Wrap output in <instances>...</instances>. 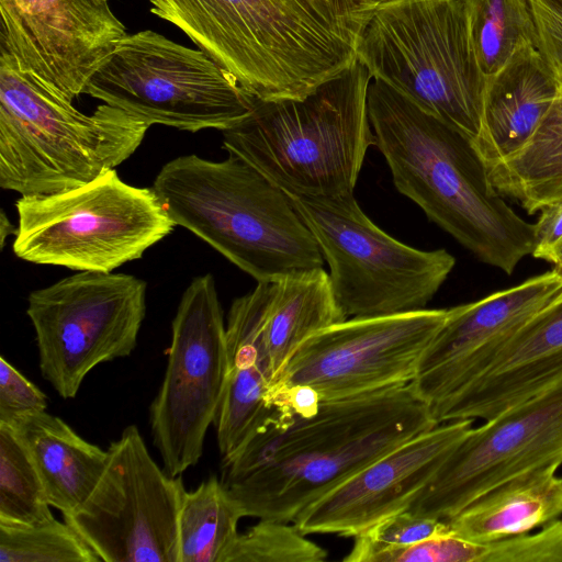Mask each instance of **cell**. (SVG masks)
Instances as JSON below:
<instances>
[{
  "instance_id": "1",
  "label": "cell",
  "mask_w": 562,
  "mask_h": 562,
  "mask_svg": "<svg viewBox=\"0 0 562 562\" xmlns=\"http://www.w3.org/2000/svg\"><path fill=\"white\" fill-rule=\"evenodd\" d=\"M437 425L411 383L322 402L310 417L272 408L249 439L222 459L221 482L244 517L293 522L359 470Z\"/></svg>"
},
{
  "instance_id": "2",
  "label": "cell",
  "mask_w": 562,
  "mask_h": 562,
  "mask_svg": "<svg viewBox=\"0 0 562 562\" xmlns=\"http://www.w3.org/2000/svg\"><path fill=\"white\" fill-rule=\"evenodd\" d=\"M258 100L301 99L357 60V0H149Z\"/></svg>"
},
{
  "instance_id": "3",
  "label": "cell",
  "mask_w": 562,
  "mask_h": 562,
  "mask_svg": "<svg viewBox=\"0 0 562 562\" xmlns=\"http://www.w3.org/2000/svg\"><path fill=\"white\" fill-rule=\"evenodd\" d=\"M367 101L397 191L480 261L512 274L532 254L535 225L492 187L472 140L378 79Z\"/></svg>"
},
{
  "instance_id": "4",
  "label": "cell",
  "mask_w": 562,
  "mask_h": 562,
  "mask_svg": "<svg viewBox=\"0 0 562 562\" xmlns=\"http://www.w3.org/2000/svg\"><path fill=\"white\" fill-rule=\"evenodd\" d=\"M176 225L257 282L324 268L319 246L291 198L243 158L195 154L166 162L153 187Z\"/></svg>"
},
{
  "instance_id": "5",
  "label": "cell",
  "mask_w": 562,
  "mask_h": 562,
  "mask_svg": "<svg viewBox=\"0 0 562 562\" xmlns=\"http://www.w3.org/2000/svg\"><path fill=\"white\" fill-rule=\"evenodd\" d=\"M372 79L357 59L301 99H254L250 112L222 131L223 148L289 196L353 194L375 137L368 114Z\"/></svg>"
},
{
  "instance_id": "6",
  "label": "cell",
  "mask_w": 562,
  "mask_h": 562,
  "mask_svg": "<svg viewBox=\"0 0 562 562\" xmlns=\"http://www.w3.org/2000/svg\"><path fill=\"white\" fill-rule=\"evenodd\" d=\"M0 52V187L42 195L83 186L128 159L149 126L102 103L85 114Z\"/></svg>"
},
{
  "instance_id": "7",
  "label": "cell",
  "mask_w": 562,
  "mask_h": 562,
  "mask_svg": "<svg viewBox=\"0 0 562 562\" xmlns=\"http://www.w3.org/2000/svg\"><path fill=\"white\" fill-rule=\"evenodd\" d=\"M357 59L378 79L472 143L481 131L486 77L463 0H397L372 12Z\"/></svg>"
},
{
  "instance_id": "8",
  "label": "cell",
  "mask_w": 562,
  "mask_h": 562,
  "mask_svg": "<svg viewBox=\"0 0 562 562\" xmlns=\"http://www.w3.org/2000/svg\"><path fill=\"white\" fill-rule=\"evenodd\" d=\"M15 209L14 255L76 271L112 272L177 226L153 188L131 186L115 169L67 191L21 195Z\"/></svg>"
},
{
  "instance_id": "9",
  "label": "cell",
  "mask_w": 562,
  "mask_h": 562,
  "mask_svg": "<svg viewBox=\"0 0 562 562\" xmlns=\"http://www.w3.org/2000/svg\"><path fill=\"white\" fill-rule=\"evenodd\" d=\"M290 198L329 267L330 286L346 318L424 310L456 265L446 249H416L386 234L353 194Z\"/></svg>"
},
{
  "instance_id": "10",
  "label": "cell",
  "mask_w": 562,
  "mask_h": 562,
  "mask_svg": "<svg viewBox=\"0 0 562 562\" xmlns=\"http://www.w3.org/2000/svg\"><path fill=\"white\" fill-rule=\"evenodd\" d=\"M85 94L149 127L193 133L232 127L250 112L255 99L207 54L151 30L125 35Z\"/></svg>"
},
{
  "instance_id": "11",
  "label": "cell",
  "mask_w": 562,
  "mask_h": 562,
  "mask_svg": "<svg viewBox=\"0 0 562 562\" xmlns=\"http://www.w3.org/2000/svg\"><path fill=\"white\" fill-rule=\"evenodd\" d=\"M144 280L78 271L27 297L40 370L63 398H74L97 366L130 356L146 314Z\"/></svg>"
},
{
  "instance_id": "12",
  "label": "cell",
  "mask_w": 562,
  "mask_h": 562,
  "mask_svg": "<svg viewBox=\"0 0 562 562\" xmlns=\"http://www.w3.org/2000/svg\"><path fill=\"white\" fill-rule=\"evenodd\" d=\"M227 371L223 308L214 278L207 273L194 278L180 299L165 375L149 408L153 442L169 475L181 476L202 457Z\"/></svg>"
},
{
  "instance_id": "13",
  "label": "cell",
  "mask_w": 562,
  "mask_h": 562,
  "mask_svg": "<svg viewBox=\"0 0 562 562\" xmlns=\"http://www.w3.org/2000/svg\"><path fill=\"white\" fill-rule=\"evenodd\" d=\"M181 476L151 458L135 425L108 448L104 472L87 501L64 520L101 562H178Z\"/></svg>"
},
{
  "instance_id": "14",
  "label": "cell",
  "mask_w": 562,
  "mask_h": 562,
  "mask_svg": "<svg viewBox=\"0 0 562 562\" xmlns=\"http://www.w3.org/2000/svg\"><path fill=\"white\" fill-rule=\"evenodd\" d=\"M448 313L424 308L346 318L307 338L274 384L307 385L322 402L409 384Z\"/></svg>"
},
{
  "instance_id": "15",
  "label": "cell",
  "mask_w": 562,
  "mask_h": 562,
  "mask_svg": "<svg viewBox=\"0 0 562 562\" xmlns=\"http://www.w3.org/2000/svg\"><path fill=\"white\" fill-rule=\"evenodd\" d=\"M553 464H562V382L472 427L408 509L447 520L509 479Z\"/></svg>"
},
{
  "instance_id": "16",
  "label": "cell",
  "mask_w": 562,
  "mask_h": 562,
  "mask_svg": "<svg viewBox=\"0 0 562 562\" xmlns=\"http://www.w3.org/2000/svg\"><path fill=\"white\" fill-rule=\"evenodd\" d=\"M0 52L71 100L127 35L109 0H0Z\"/></svg>"
},
{
  "instance_id": "17",
  "label": "cell",
  "mask_w": 562,
  "mask_h": 562,
  "mask_svg": "<svg viewBox=\"0 0 562 562\" xmlns=\"http://www.w3.org/2000/svg\"><path fill=\"white\" fill-rule=\"evenodd\" d=\"M562 291L553 268L513 288L449 308L411 382L434 413L496 359L513 336Z\"/></svg>"
},
{
  "instance_id": "18",
  "label": "cell",
  "mask_w": 562,
  "mask_h": 562,
  "mask_svg": "<svg viewBox=\"0 0 562 562\" xmlns=\"http://www.w3.org/2000/svg\"><path fill=\"white\" fill-rule=\"evenodd\" d=\"M472 423H441L406 440L310 504L293 524L305 535L355 538L408 509L470 431Z\"/></svg>"
},
{
  "instance_id": "19",
  "label": "cell",
  "mask_w": 562,
  "mask_h": 562,
  "mask_svg": "<svg viewBox=\"0 0 562 562\" xmlns=\"http://www.w3.org/2000/svg\"><path fill=\"white\" fill-rule=\"evenodd\" d=\"M562 382V291L507 342L492 364L434 413L438 424L488 420Z\"/></svg>"
},
{
  "instance_id": "20",
  "label": "cell",
  "mask_w": 562,
  "mask_h": 562,
  "mask_svg": "<svg viewBox=\"0 0 562 562\" xmlns=\"http://www.w3.org/2000/svg\"><path fill=\"white\" fill-rule=\"evenodd\" d=\"M274 281L257 282L231 305L226 341L228 371L214 426L222 459L234 454L272 412L274 382L265 338Z\"/></svg>"
},
{
  "instance_id": "21",
  "label": "cell",
  "mask_w": 562,
  "mask_h": 562,
  "mask_svg": "<svg viewBox=\"0 0 562 562\" xmlns=\"http://www.w3.org/2000/svg\"><path fill=\"white\" fill-rule=\"evenodd\" d=\"M562 90L537 46L518 49L486 77L481 131L473 146L485 167L520 150Z\"/></svg>"
},
{
  "instance_id": "22",
  "label": "cell",
  "mask_w": 562,
  "mask_h": 562,
  "mask_svg": "<svg viewBox=\"0 0 562 562\" xmlns=\"http://www.w3.org/2000/svg\"><path fill=\"white\" fill-rule=\"evenodd\" d=\"M10 425L35 463L50 506L63 516L76 512L100 481L108 449L87 441L46 411L22 415Z\"/></svg>"
},
{
  "instance_id": "23",
  "label": "cell",
  "mask_w": 562,
  "mask_h": 562,
  "mask_svg": "<svg viewBox=\"0 0 562 562\" xmlns=\"http://www.w3.org/2000/svg\"><path fill=\"white\" fill-rule=\"evenodd\" d=\"M559 465L514 476L447 519L451 533L479 543L530 532L562 516Z\"/></svg>"
},
{
  "instance_id": "24",
  "label": "cell",
  "mask_w": 562,
  "mask_h": 562,
  "mask_svg": "<svg viewBox=\"0 0 562 562\" xmlns=\"http://www.w3.org/2000/svg\"><path fill=\"white\" fill-rule=\"evenodd\" d=\"M346 319L324 268L274 281L265 338L274 382L296 349L317 331Z\"/></svg>"
},
{
  "instance_id": "25",
  "label": "cell",
  "mask_w": 562,
  "mask_h": 562,
  "mask_svg": "<svg viewBox=\"0 0 562 562\" xmlns=\"http://www.w3.org/2000/svg\"><path fill=\"white\" fill-rule=\"evenodd\" d=\"M486 172L502 196L529 214L562 201V90L525 146Z\"/></svg>"
},
{
  "instance_id": "26",
  "label": "cell",
  "mask_w": 562,
  "mask_h": 562,
  "mask_svg": "<svg viewBox=\"0 0 562 562\" xmlns=\"http://www.w3.org/2000/svg\"><path fill=\"white\" fill-rule=\"evenodd\" d=\"M243 517L216 475L186 491L178 517V562H226Z\"/></svg>"
},
{
  "instance_id": "27",
  "label": "cell",
  "mask_w": 562,
  "mask_h": 562,
  "mask_svg": "<svg viewBox=\"0 0 562 562\" xmlns=\"http://www.w3.org/2000/svg\"><path fill=\"white\" fill-rule=\"evenodd\" d=\"M472 45L485 77L497 72L520 48L537 46L529 0H463Z\"/></svg>"
},
{
  "instance_id": "28",
  "label": "cell",
  "mask_w": 562,
  "mask_h": 562,
  "mask_svg": "<svg viewBox=\"0 0 562 562\" xmlns=\"http://www.w3.org/2000/svg\"><path fill=\"white\" fill-rule=\"evenodd\" d=\"M36 465L15 428L0 423V524L29 526L52 520Z\"/></svg>"
},
{
  "instance_id": "29",
  "label": "cell",
  "mask_w": 562,
  "mask_h": 562,
  "mask_svg": "<svg viewBox=\"0 0 562 562\" xmlns=\"http://www.w3.org/2000/svg\"><path fill=\"white\" fill-rule=\"evenodd\" d=\"M0 562H101L70 527L53 518L29 526L0 524Z\"/></svg>"
},
{
  "instance_id": "30",
  "label": "cell",
  "mask_w": 562,
  "mask_h": 562,
  "mask_svg": "<svg viewBox=\"0 0 562 562\" xmlns=\"http://www.w3.org/2000/svg\"><path fill=\"white\" fill-rule=\"evenodd\" d=\"M293 522L259 521L239 533L226 562H321L328 552Z\"/></svg>"
},
{
  "instance_id": "31",
  "label": "cell",
  "mask_w": 562,
  "mask_h": 562,
  "mask_svg": "<svg viewBox=\"0 0 562 562\" xmlns=\"http://www.w3.org/2000/svg\"><path fill=\"white\" fill-rule=\"evenodd\" d=\"M482 543L445 532L405 547L351 548L346 562H480Z\"/></svg>"
},
{
  "instance_id": "32",
  "label": "cell",
  "mask_w": 562,
  "mask_h": 562,
  "mask_svg": "<svg viewBox=\"0 0 562 562\" xmlns=\"http://www.w3.org/2000/svg\"><path fill=\"white\" fill-rule=\"evenodd\" d=\"M481 562H562V518L532 535L483 543Z\"/></svg>"
},
{
  "instance_id": "33",
  "label": "cell",
  "mask_w": 562,
  "mask_h": 562,
  "mask_svg": "<svg viewBox=\"0 0 562 562\" xmlns=\"http://www.w3.org/2000/svg\"><path fill=\"white\" fill-rule=\"evenodd\" d=\"M449 531L446 520L420 516L406 509L355 537L352 548L405 547Z\"/></svg>"
},
{
  "instance_id": "34",
  "label": "cell",
  "mask_w": 562,
  "mask_h": 562,
  "mask_svg": "<svg viewBox=\"0 0 562 562\" xmlns=\"http://www.w3.org/2000/svg\"><path fill=\"white\" fill-rule=\"evenodd\" d=\"M46 395L0 357V423H12L15 418L46 411Z\"/></svg>"
},
{
  "instance_id": "35",
  "label": "cell",
  "mask_w": 562,
  "mask_h": 562,
  "mask_svg": "<svg viewBox=\"0 0 562 562\" xmlns=\"http://www.w3.org/2000/svg\"><path fill=\"white\" fill-rule=\"evenodd\" d=\"M537 47L562 86V0H529Z\"/></svg>"
},
{
  "instance_id": "36",
  "label": "cell",
  "mask_w": 562,
  "mask_h": 562,
  "mask_svg": "<svg viewBox=\"0 0 562 562\" xmlns=\"http://www.w3.org/2000/svg\"><path fill=\"white\" fill-rule=\"evenodd\" d=\"M535 225L532 256L548 261L552 250L562 241V201L543 207Z\"/></svg>"
},
{
  "instance_id": "37",
  "label": "cell",
  "mask_w": 562,
  "mask_h": 562,
  "mask_svg": "<svg viewBox=\"0 0 562 562\" xmlns=\"http://www.w3.org/2000/svg\"><path fill=\"white\" fill-rule=\"evenodd\" d=\"M0 247L3 249L5 239L9 235H15L16 227L12 225L10 220L8 218L5 212L2 210L0 215Z\"/></svg>"
},
{
  "instance_id": "38",
  "label": "cell",
  "mask_w": 562,
  "mask_h": 562,
  "mask_svg": "<svg viewBox=\"0 0 562 562\" xmlns=\"http://www.w3.org/2000/svg\"><path fill=\"white\" fill-rule=\"evenodd\" d=\"M362 7H364L367 10L373 12L374 10L392 3L397 0H357Z\"/></svg>"
},
{
  "instance_id": "39",
  "label": "cell",
  "mask_w": 562,
  "mask_h": 562,
  "mask_svg": "<svg viewBox=\"0 0 562 562\" xmlns=\"http://www.w3.org/2000/svg\"><path fill=\"white\" fill-rule=\"evenodd\" d=\"M548 262L553 263L554 268H562V241L552 250Z\"/></svg>"
},
{
  "instance_id": "40",
  "label": "cell",
  "mask_w": 562,
  "mask_h": 562,
  "mask_svg": "<svg viewBox=\"0 0 562 562\" xmlns=\"http://www.w3.org/2000/svg\"><path fill=\"white\" fill-rule=\"evenodd\" d=\"M554 269H557V268H554ZM557 270L562 274V268L557 269Z\"/></svg>"
}]
</instances>
